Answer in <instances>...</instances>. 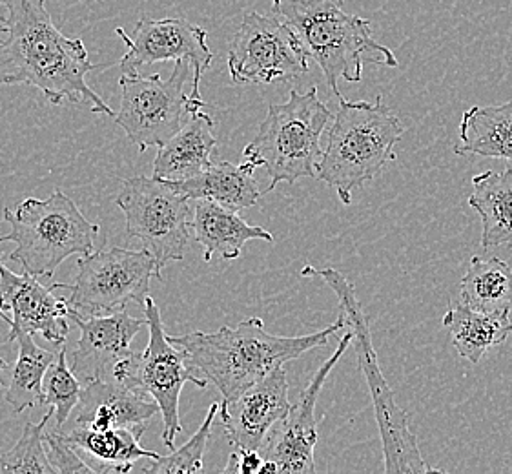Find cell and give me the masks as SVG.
<instances>
[{"label":"cell","instance_id":"obj_1","mask_svg":"<svg viewBox=\"0 0 512 474\" xmlns=\"http://www.w3.org/2000/svg\"><path fill=\"white\" fill-rule=\"evenodd\" d=\"M8 33L0 39V84H28L52 104H82L115 117L86 81L97 66L81 39L62 35L46 0H6Z\"/></svg>","mask_w":512,"mask_h":474},{"label":"cell","instance_id":"obj_2","mask_svg":"<svg viewBox=\"0 0 512 474\" xmlns=\"http://www.w3.org/2000/svg\"><path fill=\"white\" fill-rule=\"evenodd\" d=\"M341 329H347L343 316L314 334L274 336L261 318H248L237 327H221L216 332L195 330L183 336H168V340L186 352L190 367L217 387L223 400H232L277 367L325 347L328 338Z\"/></svg>","mask_w":512,"mask_h":474},{"label":"cell","instance_id":"obj_3","mask_svg":"<svg viewBox=\"0 0 512 474\" xmlns=\"http://www.w3.org/2000/svg\"><path fill=\"white\" fill-rule=\"evenodd\" d=\"M272 6L321 68L338 99L339 81L359 83L367 62L398 66L396 55L372 37L370 22L343 10V0H272Z\"/></svg>","mask_w":512,"mask_h":474},{"label":"cell","instance_id":"obj_4","mask_svg":"<svg viewBox=\"0 0 512 474\" xmlns=\"http://www.w3.org/2000/svg\"><path fill=\"white\" fill-rule=\"evenodd\" d=\"M401 135L400 117L383 104L381 95L376 103H350L339 97L338 114L330 124L316 179L332 186L343 205H350L358 188L396 161L394 146Z\"/></svg>","mask_w":512,"mask_h":474},{"label":"cell","instance_id":"obj_5","mask_svg":"<svg viewBox=\"0 0 512 474\" xmlns=\"http://www.w3.org/2000/svg\"><path fill=\"white\" fill-rule=\"evenodd\" d=\"M303 276H318L327 283L334 294L338 296L341 316L347 321V329L352 332V345L358 352L359 369L369 385L376 423H378L379 438L383 444L385 456V471L394 473H438L427 464L421 456L418 438L410 429L409 414L401 409L394 392L390 391L389 383L385 380L379 367L378 354L372 343L367 314L356 298L354 287L336 268L305 267Z\"/></svg>","mask_w":512,"mask_h":474},{"label":"cell","instance_id":"obj_6","mask_svg":"<svg viewBox=\"0 0 512 474\" xmlns=\"http://www.w3.org/2000/svg\"><path fill=\"white\" fill-rule=\"evenodd\" d=\"M4 221L10 232L0 236V243H15L8 259L35 278H53L62 261L73 254L90 256L101 230L61 190L46 199L28 197L15 210L6 208Z\"/></svg>","mask_w":512,"mask_h":474},{"label":"cell","instance_id":"obj_7","mask_svg":"<svg viewBox=\"0 0 512 474\" xmlns=\"http://www.w3.org/2000/svg\"><path fill=\"white\" fill-rule=\"evenodd\" d=\"M330 117L316 86L308 92L292 90L287 103L268 106L267 117L243 152L245 161L267 170L270 185L265 194L279 183L292 185L299 179L318 176L323 157L319 141Z\"/></svg>","mask_w":512,"mask_h":474},{"label":"cell","instance_id":"obj_8","mask_svg":"<svg viewBox=\"0 0 512 474\" xmlns=\"http://www.w3.org/2000/svg\"><path fill=\"white\" fill-rule=\"evenodd\" d=\"M190 77L194 79V66L181 59L166 81L161 75L143 77L139 73H123L119 79L123 95L115 123L141 154L152 146L164 145L183 128L185 119L205 108L203 99L185 92Z\"/></svg>","mask_w":512,"mask_h":474},{"label":"cell","instance_id":"obj_9","mask_svg":"<svg viewBox=\"0 0 512 474\" xmlns=\"http://www.w3.org/2000/svg\"><path fill=\"white\" fill-rule=\"evenodd\" d=\"M144 318L148 321L150 340L143 352H132L113 371V382L141 389L154 398L163 416V442L175 449V436L183 431L179 420V398L186 383L206 389L205 378L195 376L186 352L168 340L163 320L154 299L146 298Z\"/></svg>","mask_w":512,"mask_h":474},{"label":"cell","instance_id":"obj_10","mask_svg":"<svg viewBox=\"0 0 512 474\" xmlns=\"http://www.w3.org/2000/svg\"><path fill=\"white\" fill-rule=\"evenodd\" d=\"M77 268L75 281L72 285L64 283L62 289L70 290V298H66L70 312L82 318L115 314L130 303L143 307L152 278L163 281L154 256L146 248H99L90 256H82Z\"/></svg>","mask_w":512,"mask_h":474},{"label":"cell","instance_id":"obj_11","mask_svg":"<svg viewBox=\"0 0 512 474\" xmlns=\"http://www.w3.org/2000/svg\"><path fill=\"white\" fill-rule=\"evenodd\" d=\"M115 205L126 217L128 236L143 241L159 270L185 258L194 212H190V199L168 181L130 177L115 197Z\"/></svg>","mask_w":512,"mask_h":474},{"label":"cell","instance_id":"obj_12","mask_svg":"<svg viewBox=\"0 0 512 474\" xmlns=\"http://www.w3.org/2000/svg\"><path fill=\"white\" fill-rule=\"evenodd\" d=\"M308 59L287 22L250 11L230 46L228 72L236 84L288 83L308 72Z\"/></svg>","mask_w":512,"mask_h":474},{"label":"cell","instance_id":"obj_13","mask_svg":"<svg viewBox=\"0 0 512 474\" xmlns=\"http://www.w3.org/2000/svg\"><path fill=\"white\" fill-rule=\"evenodd\" d=\"M115 35L126 44V53L119 62L123 73H139L143 66L155 62L186 61L194 66L192 92L194 99L201 97V79L210 68L214 53L208 46V33L201 26L186 19H150L143 17L132 33L115 28Z\"/></svg>","mask_w":512,"mask_h":474},{"label":"cell","instance_id":"obj_14","mask_svg":"<svg viewBox=\"0 0 512 474\" xmlns=\"http://www.w3.org/2000/svg\"><path fill=\"white\" fill-rule=\"evenodd\" d=\"M62 287L64 283L44 285L28 272L15 274L0 259V320L10 325L6 341L28 332L62 347L70 332V309L66 299L53 294Z\"/></svg>","mask_w":512,"mask_h":474},{"label":"cell","instance_id":"obj_15","mask_svg":"<svg viewBox=\"0 0 512 474\" xmlns=\"http://www.w3.org/2000/svg\"><path fill=\"white\" fill-rule=\"evenodd\" d=\"M352 345V332H347L338 343V349L332 352L307 389L299 394L285 420L277 423L274 431L268 434V442L263 445V458L276 462L279 473L314 474V451L318 444V422H316V405L319 392L327 382L328 374L336 367L341 356Z\"/></svg>","mask_w":512,"mask_h":474},{"label":"cell","instance_id":"obj_16","mask_svg":"<svg viewBox=\"0 0 512 474\" xmlns=\"http://www.w3.org/2000/svg\"><path fill=\"white\" fill-rule=\"evenodd\" d=\"M290 409L287 372L277 367L236 398L219 403V418L230 444L261 453L268 434L287 418Z\"/></svg>","mask_w":512,"mask_h":474},{"label":"cell","instance_id":"obj_17","mask_svg":"<svg viewBox=\"0 0 512 474\" xmlns=\"http://www.w3.org/2000/svg\"><path fill=\"white\" fill-rule=\"evenodd\" d=\"M68 318L81 329V338L73 351L72 371L84 385L112 380L115 367L132 354L135 336L148 327L146 318H134L124 310L90 318L68 312Z\"/></svg>","mask_w":512,"mask_h":474},{"label":"cell","instance_id":"obj_18","mask_svg":"<svg viewBox=\"0 0 512 474\" xmlns=\"http://www.w3.org/2000/svg\"><path fill=\"white\" fill-rule=\"evenodd\" d=\"M161 414L159 405L148 392L113 380L86 383L81 400L73 411V425L88 429L148 427Z\"/></svg>","mask_w":512,"mask_h":474},{"label":"cell","instance_id":"obj_19","mask_svg":"<svg viewBox=\"0 0 512 474\" xmlns=\"http://www.w3.org/2000/svg\"><path fill=\"white\" fill-rule=\"evenodd\" d=\"M144 431L146 427H115L101 431L73 425L70 431L62 429L66 440L95 474L130 473L137 460L157 458L159 454L141 445Z\"/></svg>","mask_w":512,"mask_h":474},{"label":"cell","instance_id":"obj_20","mask_svg":"<svg viewBox=\"0 0 512 474\" xmlns=\"http://www.w3.org/2000/svg\"><path fill=\"white\" fill-rule=\"evenodd\" d=\"M216 146L214 119L203 110L190 115L183 128L159 146L154 177L164 181H186L201 176L212 165Z\"/></svg>","mask_w":512,"mask_h":474},{"label":"cell","instance_id":"obj_21","mask_svg":"<svg viewBox=\"0 0 512 474\" xmlns=\"http://www.w3.org/2000/svg\"><path fill=\"white\" fill-rule=\"evenodd\" d=\"M192 230L195 241L205 250V261L237 259L248 241H274L265 228L246 223L236 210L208 199H197Z\"/></svg>","mask_w":512,"mask_h":474},{"label":"cell","instance_id":"obj_22","mask_svg":"<svg viewBox=\"0 0 512 474\" xmlns=\"http://www.w3.org/2000/svg\"><path fill=\"white\" fill-rule=\"evenodd\" d=\"M254 172L256 166L248 161L241 165L219 161L212 163L201 176L168 183L190 201L208 199L237 212L243 208L254 207L261 197Z\"/></svg>","mask_w":512,"mask_h":474},{"label":"cell","instance_id":"obj_23","mask_svg":"<svg viewBox=\"0 0 512 474\" xmlns=\"http://www.w3.org/2000/svg\"><path fill=\"white\" fill-rule=\"evenodd\" d=\"M469 205L482 219V247L512 248V168L472 177Z\"/></svg>","mask_w":512,"mask_h":474},{"label":"cell","instance_id":"obj_24","mask_svg":"<svg viewBox=\"0 0 512 474\" xmlns=\"http://www.w3.org/2000/svg\"><path fill=\"white\" fill-rule=\"evenodd\" d=\"M441 323L451 332L454 349L471 363H478L487 352L500 347L512 334L509 314L471 309L461 301L445 312Z\"/></svg>","mask_w":512,"mask_h":474},{"label":"cell","instance_id":"obj_25","mask_svg":"<svg viewBox=\"0 0 512 474\" xmlns=\"http://www.w3.org/2000/svg\"><path fill=\"white\" fill-rule=\"evenodd\" d=\"M454 152L512 161V99L500 106H472L461 115Z\"/></svg>","mask_w":512,"mask_h":474},{"label":"cell","instance_id":"obj_26","mask_svg":"<svg viewBox=\"0 0 512 474\" xmlns=\"http://www.w3.org/2000/svg\"><path fill=\"white\" fill-rule=\"evenodd\" d=\"M460 299L471 309L511 314V265L496 256H472L469 270L461 279Z\"/></svg>","mask_w":512,"mask_h":474},{"label":"cell","instance_id":"obj_27","mask_svg":"<svg viewBox=\"0 0 512 474\" xmlns=\"http://www.w3.org/2000/svg\"><path fill=\"white\" fill-rule=\"evenodd\" d=\"M15 341L19 345V358L6 389V402L15 413L21 414L44 402V378L57 354L39 347L28 332H19Z\"/></svg>","mask_w":512,"mask_h":474},{"label":"cell","instance_id":"obj_28","mask_svg":"<svg viewBox=\"0 0 512 474\" xmlns=\"http://www.w3.org/2000/svg\"><path fill=\"white\" fill-rule=\"evenodd\" d=\"M55 416V409L48 407L41 422H28L24 425L19 442L10 451L0 456V473L2 474H57L50 462L44 434L46 425Z\"/></svg>","mask_w":512,"mask_h":474},{"label":"cell","instance_id":"obj_29","mask_svg":"<svg viewBox=\"0 0 512 474\" xmlns=\"http://www.w3.org/2000/svg\"><path fill=\"white\" fill-rule=\"evenodd\" d=\"M219 414V403H212L205 422L195 431L194 436L181 445L179 449H172L168 456H157L150 458V464L144 467V473L152 474H179V473H201L203 471V458H205L206 445L212 434V425Z\"/></svg>","mask_w":512,"mask_h":474},{"label":"cell","instance_id":"obj_30","mask_svg":"<svg viewBox=\"0 0 512 474\" xmlns=\"http://www.w3.org/2000/svg\"><path fill=\"white\" fill-rule=\"evenodd\" d=\"M81 380L75 376V372L68 367L66 360V347L62 345L61 351L52 363V367L46 372L44 378V402L55 409V422L57 427H64L72 418L77 403L81 400Z\"/></svg>","mask_w":512,"mask_h":474},{"label":"cell","instance_id":"obj_31","mask_svg":"<svg viewBox=\"0 0 512 474\" xmlns=\"http://www.w3.org/2000/svg\"><path fill=\"white\" fill-rule=\"evenodd\" d=\"M44 442L57 474H95L92 467L82 460L81 454L66 440L61 427L46 431Z\"/></svg>","mask_w":512,"mask_h":474},{"label":"cell","instance_id":"obj_32","mask_svg":"<svg viewBox=\"0 0 512 474\" xmlns=\"http://www.w3.org/2000/svg\"><path fill=\"white\" fill-rule=\"evenodd\" d=\"M263 460L265 458L259 454V451L237 449L236 453L230 454L223 473L259 474Z\"/></svg>","mask_w":512,"mask_h":474},{"label":"cell","instance_id":"obj_33","mask_svg":"<svg viewBox=\"0 0 512 474\" xmlns=\"http://www.w3.org/2000/svg\"><path fill=\"white\" fill-rule=\"evenodd\" d=\"M2 6H6V0H0V8H2ZM6 33H8V22L0 19V39H2Z\"/></svg>","mask_w":512,"mask_h":474},{"label":"cell","instance_id":"obj_34","mask_svg":"<svg viewBox=\"0 0 512 474\" xmlns=\"http://www.w3.org/2000/svg\"><path fill=\"white\" fill-rule=\"evenodd\" d=\"M4 369H6V361L0 358V374H2V371H4ZM0 387H4V383H2V378H0Z\"/></svg>","mask_w":512,"mask_h":474}]
</instances>
